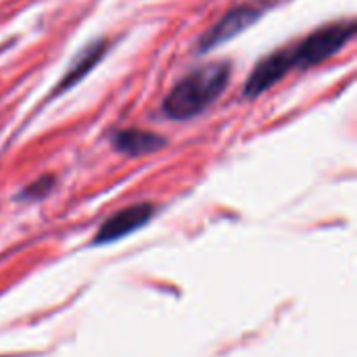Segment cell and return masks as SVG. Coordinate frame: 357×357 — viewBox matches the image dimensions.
<instances>
[{
    "instance_id": "5",
    "label": "cell",
    "mask_w": 357,
    "mask_h": 357,
    "mask_svg": "<svg viewBox=\"0 0 357 357\" xmlns=\"http://www.w3.org/2000/svg\"><path fill=\"white\" fill-rule=\"evenodd\" d=\"M257 15H259V10H255V8H251V6H241V8L228 13L211 31L205 33V38H203V48L222 44V42L230 40L232 36L241 33L245 27H249V25L257 19Z\"/></svg>"
},
{
    "instance_id": "7",
    "label": "cell",
    "mask_w": 357,
    "mask_h": 357,
    "mask_svg": "<svg viewBox=\"0 0 357 357\" xmlns=\"http://www.w3.org/2000/svg\"><path fill=\"white\" fill-rule=\"evenodd\" d=\"M100 54H102V46H100V44H98V46L88 48V52L84 54V59L71 67V71H69V75L65 77V82H63V84H65V86H71L77 77H82L88 69H92V65L100 59Z\"/></svg>"
},
{
    "instance_id": "6",
    "label": "cell",
    "mask_w": 357,
    "mask_h": 357,
    "mask_svg": "<svg viewBox=\"0 0 357 357\" xmlns=\"http://www.w3.org/2000/svg\"><path fill=\"white\" fill-rule=\"evenodd\" d=\"M165 142L151 134V132H138V130H126V132H119L115 136V146L121 151V153H128V155H144V153H153L157 149H161Z\"/></svg>"
},
{
    "instance_id": "4",
    "label": "cell",
    "mask_w": 357,
    "mask_h": 357,
    "mask_svg": "<svg viewBox=\"0 0 357 357\" xmlns=\"http://www.w3.org/2000/svg\"><path fill=\"white\" fill-rule=\"evenodd\" d=\"M291 69H293V63H291L289 50L276 52V54L264 59L255 67V71L251 73V77L247 82V96H257V94L266 92L272 84H276L280 77H284Z\"/></svg>"
},
{
    "instance_id": "3",
    "label": "cell",
    "mask_w": 357,
    "mask_h": 357,
    "mask_svg": "<svg viewBox=\"0 0 357 357\" xmlns=\"http://www.w3.org/2000/svg\"><path fill=\"white\" fill-rule=\"evenodd\" d=\"M151 215H153V207H151V205H132V207H128V209L115 213L111 220H107V222L100 226V230H98L94 243H96V245L113 243V241H117V238H121V236H126V234L138 230L140 226H144V224L151 220Z\"/></svg>"
},
{
    "instance_id": "1",
    "label": "cell",
    "mask_w": 357,
    "mask_h": 357,
    "mask_svg": "<svg viewBox=\"0 0 357 357\" xmlns=\"http://www.w3.org/2000/svg\"><path fill=\"white\" fill-rule=\"evenodd\" d=\"M230 69L224 63H213L186 75L165 98V113L172 119H186L201 113L226 88Z\"/></svg>"
},
{
    "instance_id": "2",
    "label": "cell",
    "mask_w": 357,
    "mask_h": 357,
    "mask_svg": "<svg viewBox=\"0 0 357 357\" xmlns=\"http://www.w3.org/2000/svg\"><path fill=\"white\" fill-rule=\"evenodd\" d=\"M356 33L354 21H341L326 25L318 31H314L310 38H305L299 46L289 50L293 67H312L318 65L333 54H337Z\"/></svg>"
}]
</instances>
